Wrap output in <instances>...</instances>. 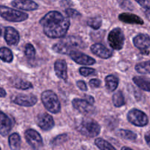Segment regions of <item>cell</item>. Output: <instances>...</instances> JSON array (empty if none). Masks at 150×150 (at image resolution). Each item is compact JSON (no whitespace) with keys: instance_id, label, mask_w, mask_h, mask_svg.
Listing matches in <instances>:
<instances>
[{"instance_id":"obj_8","label":"cell","mask_w":150,"mask_h":150,"mask_svg":"<svg viewBox=\"0 0 150 150\" xmlns=\"http://www.w3.org/2000/svg\"><path fill=\"white\" fill-rule=\"evenodd\" d=\"M25 139L27 143L32 146L33 149H40L43 145L42 137L39 133L32 129H29L26 130L24 133Z\"/></svg>"},{"instance_id":"obj_6","label":"cell","mask_w":150,"mask_h":150,"mask_svg":"<svg viewBox=\"0 0 150 150\" xmlns=\"http://www.w3.org/2000/svg\"><path fill=\"white\" fill-rule=\"evenodd\" d=\"M109 45L114 50H121L125 42V35L120 28H115L110 32L108 37Z\"/></svg>"},{"instance_id":"obj_42","label":"cell","mask_w":150,"mask_h":150,"mask_svg":"<svg viewBox=\"0 0 150 150\" xmlns=\"http://www.w3.org/2000/svg\"><path fill=\"white\" fill-rule=\"evenodd\" d=\"M1 27H0V36H1Z\"/></svg>"},{"instance_id":"obj_2","label":"cell","mask_w":150,"mask_h":150,"mask_svg":"<svg viewBox=\"0 0 150 150\" xmlns=\"http://www.w3.org/2000/svg\"><path fill=\"white\" fill-rule=\"evenodd\" d=\"M81 40L74 36H67L63 38L61 41L53 45L52 48L55 52L61 54H69L78 48L83 47Z\"/></svg>"},{"instance_id":"obj_16","label":"cell","mask_w":150,"mask_h":150,"mask_svg":"<svg viewBox=\"0 0 150 150\" xmlns=\"http://www.w3.org/2000/svg\"><path fill=\"white\" fill-rule=\"evenodd\" d=\"M91 51L95 55L103 59H108L112 56L113 52L100 43L94 44L91 46Z\"/></svg>"},{"instance_id":"obj_33","label":"cell","mask_w":150,"mask_h":150,"mask_svg":"<svg viewBox=\"0 0 150 150\" xmlns=\"http://www.w3.org/2000/svg\"><path fill=\"white\" fill-rule=\"evenodd\" d=\"M65 13L68 16V17L73 18H79L81 16V15L79 11L72 8H67L65 10Z\"/></svg>"},{"instance_id":"obj_27","label":"cell","mask_w":150,"mask_h":150,"mask_svg":"<svg viewBox=\"0 0 150 150\" xmlns=\"http://www.w3.org/2000/svg\"><path fill=\"white\" fill-rule=\"evenodd\" d=\"M136 70L141 74L150 73V61L139 63L136 65Z\"/></svg>"},{"instance_id":"obj_31","label":"cell","mask_w":150,"mask_h":150,"mask_svg":"<svg viewBox=\"0 0 150 150\" xmlns=\"http://www.w3.org/2000/svg\"><path fill=\"white\" fill-rule=\"evenodd\" d=\"M67 139H68V136L67 134H61L57 136L55 139H54V140L51 141V144L53 145H59L65 142L67 140Z\"/></svg>"},{"instance_id":"obj_13","label":"cell","mask_w":150,"mask_h":150,"mask_svg":"<svg viewBox=\"0 0 150 150\" xmlns=\"http://www.w3.org/2000/svg\"><path fill=\"white\" fill-rule=\"evenodd\" d=\"M70 56L72 59L78 64H83V65H92L95 63V59L79 51H73L70 53Z\"/></svg>"},{"instance_id":"obj_23","label":"cell","mask_w":150,"mask_h":150,"mask_svg":"<svg viewBox=\"0 0 150 150\" xmlns=\"http://www.w3.org/2000/svg\"><path fill=\"white\" fill-rule=\"evenodd\" d=\"M0 59L4 62H12L13 60V55L11 50L6 47L0 48Z\"/></svg>"},{"instance_id":"obj_18","label":"cell","mask_w":150,"mask_h":150,"mask_svg":"<svg viewBox=\"0 0 150 150\" xmlns=\"http://www.w3.org/2000/svg\"><path fill=\"white\" fill-rule=\"evenodd\" d=\"M54 70L58 78L62 80H67V66L64 60L59 59L56 61L54 64Z\"/></svg>"},{"instance_id":"obj_11","label":"cell","mask_w":150,"mask_h":150,"mask_svg":"<svg viewBox=\"0 0 150 150\" xmlns=\"http://www.w3.org/2000/svg\"><path fill=\"white\" fill-rule=\"evenodd\" d=\"M37 124L42 130L48 131L51 130L54 126V121L53 117L47 113H42L37 117Z\"/></svg>"},{"instance_id":"obj_9","label":"cell","mask_w":150,"mask_h":150,"mask_svg":"<svg viewBox=\"0 0 150 150\" xmlns=\"http://www.w3.org/2000/svg\"><path fill=\"white\" fill-rule=\"evenodd\" d=\"M12 102L15 104L21 105V106L30 107L33 106L38 102V98L33 95H25V94H20L16 96L13 97Z\"/></svg>"},{"instance_id":"obj_38","label":"cell","mask_w":150,"mask_h":150,"mask_svg":"<svg viewBox=\"0 0 150 150\" xmlns=\"http://www.w3.org/2000/svg\"><path fill=\"white\" fill-rule=\"evenodd\" d=\"M145 141L147 143V144L149 145V146L150 147V131H148L147 133L145 134Z\"/></svg>"},{"instance_id":"obj_7","label":"cell","mask_w":150,"mask_h":150,"mask_svg":"<svg viewBox=\"0 0 150 150\" xmlns=\"http://www.w3.org/2000/svg\"><path fill=\"white\" fill-rule=\"evenodd\" d=\"M127 120L131 124L138 127L146 126L149 122V119L146 114L136 108H133L129 111L127 114Z\"/></svg>"},{"instance_id":"obj_26","label":"cell","mask_w":150,"mask_h":150,"mask_svg":"<svg viewBox=\"0 0 150 150\" xmlns=\"http://www.w3.org/2000/svg\"><path fill=\"white\" fill-rule=\"evenodd\" d=\"M13 86L16 89H22V90H26V89H32L33 88L32 83L29 81H26L24 80H21V79H18L16 80L13 83Z\"/></svg>"},{"instance_id":"obj_15","label":"cell","mask_w":150,"mask_h":150,"mask_svg":"<svg viewBox=\"0 0 150 150\" xmlns=\"http://www.w3.org/2000/svg\"><path fill=\"white\" fill-rule=\"evenodd\" d=\"M13 127L11 120L2 111H0V135L6 136L8 135Z\"/></svg>"},{"instance_id":"obj_1","label":"cell","mask_w":150,"mask_h":150,"mask_svg":"<svg viewBox=\"0 0 150 150\" xmlns=\"http://www.w3.org/2000/svg\"><path fill=\"white\" fill-rule=\"evenodd\" d=\"M46 36L51 38H61L66 35L70 27L68 17L58 11H50L40 21Z\"/></svg>"},{"instance_id":"obj_24","label":"cell","mask_w":150,"mask_h":150,"mask_svg":"<svg viewBox=\"0 0 150 150\" xmlns=\"http://www.w3.org/2000/svg\"><path fill=\"white\" fill-rule=\"evenodd\" d=\"M117 134L120 136V138L125 139V140L129 141H135L137 139V135L133 132L127 130H119L117 132Z\"/></svg>"},{"instance_id":"obj_29","label":"cell","mask_w":150,"mask_h":150,"mask_svg":"<svg viewBox=\"0 0 150 150\" xmlns=\"http://www.w3.org/2000/svg\"><path fill=\"white\" fill-rule=\"evenodd\" d=\"M87 25L94 29H98L102 25V19L99 16L91 18L87 21Z\"/></svg>"},{"instance_id":"obj_34","label":"cell","mask_w":150,"mask_h":150,"mask_svg":"<svg viewBox=\"0 0 150 150\" xmlns=\"http://www.w3.org/2000/svg\"><path fill=\"white\" fill-rule=\"evenodd\" d=\"M145 10H150V0H136Z\"/></svg>"},{"instance_id":"obj_5","label":"cell","mask_w":150,"mask_h":150,"mask_svg":"<svg viewBox=\"0 0 150 150\" xmlns=\"http://www.w3.org/2000/svg\"><path fill=\"white\" fill-rule=\"evenodd\" d=\"M0 16L4 20L10 22H21L29 18L28 14L23 12L3 5H0Z\"/></svg>"},{"instance_id":"obj_10","label":"cell","mask_w":150,"mask_h":150,"mask_svg":"<svg viewBox=\"0 0 150 150\" xmlns=\"http://www.w3.org/2000/svg\"><path fill=\"white\" fill-rule=\"evenodd\" d=\"M72 103H73V108L82 114H92L95 111V108L92 105V104L88 102L86 100L76 98V99L73 100Z\"/></svg>"},{"instance_id":"obj_30","label":"cell","mask_w":150,"mask_h":150,"mask_svg":"<svg viewBox=\"0 0 150 150\" xmlns=\"http://www.w3.org/2000/svg\"><path fill=\"white\" fill-rule=\"evenodd\" d=\"M24 54L28 59H33L35 56V49L33 45L30 43L26 44L25 46Z\"/></svg>"},{"instance_id":"obj_3","label":"cell","mask_w":150,"mask_h":150,"mask_svg":"<svg viewBox=\"0 0 150 150\" xmlns=\"http://www.w3.org/2000/svg\"><path fill=\"white\" fill-rule=\"evenodd\" d=\"M77 130L83 136L93 138L98 136L100 133V126L94 120L84 118L78 125Z\"/></svg>"},{"instance_id":"obj_36","label":"cell","mask_w":150,"mask_h":150,"mask_svg":"<svg viewBox=\"0 0 150 150\" xmlns=\"http://www.w3.org/2000/svg\"><path fill=\"white\" fill-rule=\"evenodd\" d=\"M77 86L81 90L87 91V86H86V83L84 81H78Z\"/></svg>"},{"instance_id":"obj_32","label":"cell","mask_w":150,"mask_h":150,"mask_svg":"<svg viewBox=\"0 0 150 150\" xmlns=\"http://www.w3.org/2000/svg\"><path fill=\"white\" fill-rule=\"evenodd\" d=\"M79 72H80L81 75H82L83 76H89L91 75H94L96 73V70L95 69L92 68H89V67H81L79 69Z\"/></svg>"},{"instance_id":"obj_17","label":"cell","mask_w":150,"mask_h":150,"mask_svg":"<svg viewBox=\"0 0 150 150\" xmlns=\"http://www.w3.org/2000/svg\"><path fill=\"white\" fill-rule=\"evenodd\" d=\"M135 46L142 51H145L150 47V37L145 34H139L133 39Z\"/></svg>"},{"instance_id":"obj_21","label":"cell","mask_w":150,"mask_h":150,"mask_svg":"<svg viewBox=\"0 0 150 150\" xmlns=\"http://www.w3.org/2000/svg\"><path fill=\"white\" fill-rule=\"evenodd\" d=\"M105 86L110 92L116 90L119 84V79L114 75H109L105 78Z\"/></svg>"},{"instance_id":"obj_19","label":"cell","mask_w":150,"mask_h":150,"mask_svg":"<svg viewBox=\"0 0 150 150\" xmlns=\"http://www.w3.org/2000/svg\"><path fill=\"white\" fill-rule=\"evenodd\" d=\"M119 19L121 21L130 24H143L144 21L139 16L129 13H121L119 16Z\"/></svg>"},{"instance_id":"obj_20","label":"cell","mask_w":150,"mask_h":150,"mask_svg":"<svg viewBox=\"0 0 150 150\" xmlns=\"http://www.w3.org/2000/svg\"><path fill=\"white\" fill-rule=\"evenodd\" d=\"M133 81L140 89L146 92H150V79L149 78L144 76H135Z\"/></svg>"},{"instance_id":"obj_22","label":"cell","mask_w":150,"mask_h":150,"mask_svg":"<svg viewBox=\"0 0 150 150\" xmlns=\"http://www.w3.org/2000/svg\"><path fill=\"white\" fill-rule=\"evenodd\" d=\"M9 145L11 149H19L21 147V137L19 134L17 133H12L8 139Z\"/></svg>"},{"instance_id":"obj_25","label":"cell","mask_w":150,"mask_h":150,"mask_svg":"<svg viewBox=\"0 0 150 150\" xmlns=\"http://www.w3.org/2000/svg\"><path fill=\"white\" fill-rule=\"evenodd\" d=\"M112 100L114 106L116 107H121L125 103L124 95L122 91H118L113 95Z\"/></svg>"},{"instance_id":"obj_14","label":"cell","mask_w":150,"mask_h":150,"mask_svg":"<svg viewBox=\"0 0 150 150\" xmlns=\"http://www.w3.org/2000/svg\"><path fill=\"white\" fill-rule=\"evenodd\" d=\"M13 7L19 10H35L38 8V4L32 0H13L11 2Z\"/></svg>"},{"instance_id":"obj_40","label":"cell","mask_w":150,"mask_h":150,"mask_svg":"<svg viewBox=\"0 0 150 150\" xmlns=\"http://www.w3.org/2000/svg\"><path fill=\"white\" fill-rule=\"evenodd\" d=\"M146 16H147V17L150 19V10H146Z\"/></svg>"},{"instance_id":"obj_41","label":"cell","mask_w":150,"mask_h":150,"mask_svg":"<svg viewBox=\"0 0 150 150\" xmlns=\"http://www.w3.org/2000/svg\"><path fill=\"white\" fill-rule=\"evenodd\" d=\"M124 149H129V150H131V149L129 147H127V146H124V147L122 148V150H124Z\"/></svg>"},{"instance_id":"obj_37","label":"cell","mask_w":150,"mask_h":150,"mask_svg":"<svg viewBox=\"0 0 150 150\" xmlns=\"http://www.w3.org/2000/svg\"><path fill=\"white\" fill-rule=\"evenodd\" d=\"M85 97H86L85 100H86L89 103H90L91 104H93L94 103H95V99H94L93 97L90 96V95H85Z\"/></svg>"},{"instance_id":"obj_35","label":"cell","mask_w":150,"mask_h":150,"mask_svg":"<svg viewBox=\"0 0 150 150\" xmlns=\"http://www.w3.org/2000/svg\"><path fill=\"white\" fill-rule=\"evenodd\" d=\"M89 85H90L93 88H98L101 85V81L99 80V79H91L89 81Z\"/></svg>"},{"instance_id":"obj_12","label":"cell","mask_w":150,"mask_h":150,"mask_svg":"<svg viewBox=\"0 0 150 150\" xmlns=\"http://www.w3.org/2000/svg\"><path fill=\"white\" fill-rule=\"evenodd\" d=\"M4 39L7 45L14 46L18 44L20 40V35L16 29L12 26H7L4 30Z\"/></svg>"},{"instance_id":"obj_39","label":"cell","mask_w":150,"mask_h":150,"mask_svg":"<svg viewBox=\"0 0 150 150\" xmlns=\"http://www.w3.org/2000/svg\"><path fill=\"white\" fill-rule=\"evenodd\" d=\"M7 95L6 91L3 88L0 87V98H4Z\"/></svg>"},{"instance_id":"obj_4","label":"cell","mask_w":150,"mask_h":150,"mask_svg":"<svg viewBox=\"0 0 150 150\" xmlns=\"http://www.w3.org/2000/svg\"><path fill=\"white\" fill-rule=\"evenodd\" d=\"M41 100L45 108L52 114H58L61 110L58 97L53 91L46 90L42 92Z\"/></svg>"},{"instance_id":"obj_28","label":"cell","mask_w":150,"mask_h":150,"mask_svg":"<svg viewBox=\"0 0 150 150\" xmlns=\"http://www.w3.org/2000/svg\"><path fill=\"white\" fill-rule=\"evenodd\" d=\"M95 145L99 148L100 149L102 150H114L115 147L113 146L110 143H108L106 141L103 140V139H97L95 142Z\"/></svg>"}]
</instances>
